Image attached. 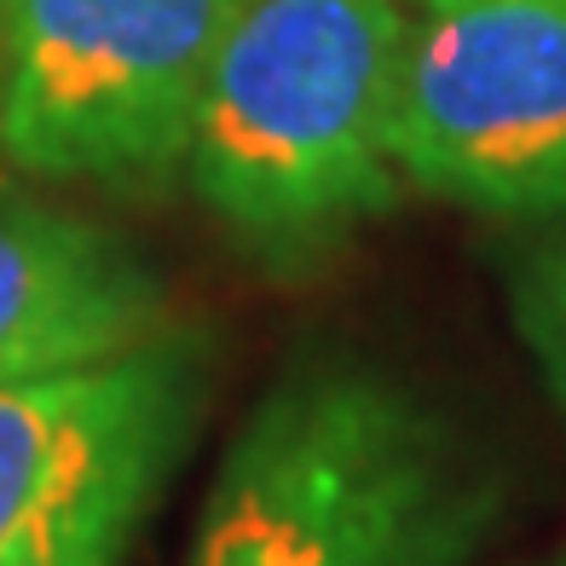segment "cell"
<instances>
[{
  "label": "cell",
  "mask_w": 566,
  "mask_h": 566,
  "mask_svg": "<svg viewBox=\"0 0 566 566\" xmlns=\"http://www.w3.org/2000/svg\"><path fill=\"white\" fill-rule=\"evenodd\" d=\"M405 0H231L186 174L249 254L295 266L405 197Z\"/></svg>",
  "instance_id": "obj_1"
},
{
  "label": "cell",
  "mask_w": 566,
  "mask_h": 566,
  "mask_svg": "<svg viewBox=\"0 0 566 566\" xmlns=\"http://www.w3.org/2000/svg\"><path fill=\"white\" fill-rule=\"evenodd\" d=\"M480 474L370 370H306L261 399L202 509L191 566H462Z\"/></svg>",
  "instance_id": "obj_2"
},
{
  "label": "cell",
  "mask_w": 566,
  "mask_h": 566,
  "mask_svg": "<svg viewBox=\"0 0 566 566\" xmlns=\"http://www.w3.org/2000/svg\"><path fill=\"white\" fill-rule=\"evenodd\" d=\"M226 12L231 0H0L7 163L59 186H168Z\"/></svg>",
  "instance_id": "obj_3"
},
{
  "label": "cell",
  "mask_w": 566,
  "mask_h": 566,
  "mask_svg": "<svg viewBox=\"0 0 566 566\" xmlns=\"http://www.w3.org/2000/svg\"><path fill=\"white\" fill-rule=\"evenodd\" d=\"M394 163L457 209L566 220V0L410 7Z\"/></svg>",
  "instance_id": "obj_4"
},
{
  "label": "cell",
  "mask_w": 566,
  "mask_h": 566,
  "mask_svg": "<svg viewBox=\"0 0 566 566\" xmlns=\"http://www.w3.org/2000/svg\"><path fill=\"white\" fill-rule=\"evenodd\" d=\"M202 399L191 342L0 388V566H122Z\"/></svg>",
  "instance_id": "obj_5"
},
{
  "label": "cell",
  "mask_w": 566,
  "mask_h": 566,
  "mask_svg": "<svg viewBox=\"0 0 566 566\" xmlns=\"http://www.w3.org/2000/svg\"><path fill=\"white\" fill-rule=\"evenodd\" d=\"M174 336L168 295L122 238L0 197V388L70 376Z\"/></svg>",
  "instance_id": "obj_6"
},
{
  "label": "cell",
  "mask_w": 566,
  "mask_h": 566,
  "mask_svg": "<svg viewBox=\"0 0 566 566\" xmlns=\"http://www.w3.org/2000/svg\"><path fill=\"white\" fill-rule=\"evenodd\" d=\"M514 324L532 353V365L544 370V388L566 410V238L537 249L514 277Z\"/></svg>",
  "instance_id": "obj_7"
},
{
  "label": "cell",
  "mask_w": 566,
  "mask_h": 566,
  "mask_svg": "<svg viewBox=\"0 0 566 566\" xmlns=\"http://www.w3.org/2000/svg\"><path fill=\"white\" fill-rule=\"evenodd\" d=\"M405 7H422V0H405Z\"/></svg>",
  "instance_id": "obj_8"
}]
</instances>
